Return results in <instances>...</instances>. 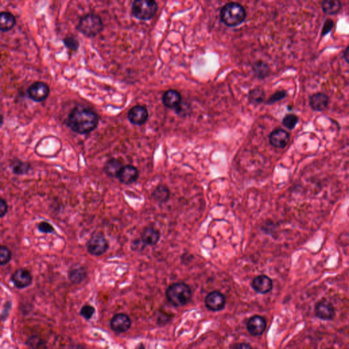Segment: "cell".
Returning a JSON list of instances; mask_svg holds the SVG:
<instances>
[{
  "label": "cell",
  "instance_id": "cell-1",
  "mask_svg": "<svg viewBox=\"0 0 349 349\" xmlns=\"http://www.w3.org/2000/svg\"><path fill=\"white\" fill-rule=\"evenodd\" d=\"M99 122V116L93 110L76 106L70 113L67 125L76 133L87 134L97 128Z\"/></svg>",
  "mask_w": 349,
  "mask_h": 349
},
{
  "label": "cell",
  "instance_id": "cell-2",
  "mask_svg": "<svg viewBox=\"0 0 349 349\" xmlns=\"http://www.w3.org/2000/svg\"><path fill=\"white\" fill-rule=\"evenodd\" d=\"M247 18V12L240 3L230 2L223 7L221 19L228 27H235L242 24Z\"/></svg>",
  "mask_w": 349,
  "mask_h": 349
},
{
  "label": "cell",
  "instance_id": "cell-3",
  "mask_svg": "<svg viewBox=\"0 0 349 349\" xmlns=\"http://www.w3.org/2000/svg\"><path fill=\"white\" fill-rule=\"evenodd\" d=\"M104 29L100 16L94 13L87 14L80 19L76 29L88 38L96 37Z\"/></svg>",
  "mask_w": 349,
  "mask_h": 349
},
{
  "label": "cell",
  "instance_id": "cell-4",
  "mask_svg": "<svg viewBox=\"0 0 349 349\" xmlns=\"http://www.w3.org/2000/svg\"><path fill=\"white\" fill-rule=\"evenodd\" d=\"M166 297L169 302L174 306H183L191 299V289L187 284L181 282L173 284L166 291Z\"/></svg>",
  "mask_w": 349,
  "mask_h": 349
},
{
  "label": "cell",
  "instance_id": "cell-5",
  "mask_svg": "<svg viewBox=\"0 0 349 349\" xmlns=\"http://www.w3.org/2000/svg\"><path fill=\"white\" fill-rule=\"evenodd\" d=\"M158 4L153 0H136L132 5V14L140 20L152 19L158 11Z\"/></svg>",
  "mask_w": 349,
  "mask_h": 349
},
{
  "label": "cell",
  "instance_id": "cell-6",
  "mask_svg": "<svg viewBox=\"0 0 349 349\" xmlns=\"http://www.w3.org/2000/svg\"><path fill=\"white\" fill-rule=\"evenodd\" d=\"M109 244L102 232L94 233L87 244V252L94 256H102L106 252Z\"/></svg>",
  "mask_w": 349,
  "mask_h": 349
},
{
  "label": "cell",
  "instance_id": "cell-7",
  "mask_svg": "<svg viewBox=\"0 0 349 349\" xmlns=\"http://www.w3.org/2000/svg\"><path fill=\"white\" fill-rule=\"evenodd\" d=\"M50 89L48 85L41 81L34 82L27 90L29 99L36 102H41L46 100L50 95Z\"/></svg>",
  "mask_w": 349,
  "mask_h": 349
},
{
  "label": "cell",
  "instance_id": "cell-8",
  "mask_svg": "<svg viewBox=\"0 0 349 349\" xmlns=\"http://www.w3.org/2000/svg\"><path fill=\"white\" fill-rule=\"evenodd\" d=\"M315 313L321 320L331 321L334 318L336 310L332 303L327 300H321L315 305Z\"/></svg>",
  "mask_w": 349,
  "mask_h": 349
},
{
  "label": "cell",
  "instance_id": "cell-9",
  "mask_svg": "<svg viewBox=\"0 0 349 349\" xmlns=\"http://www.w3.org/2000/svg\"><path fill=\"white\" fill-rule=\"evenodd\" d=\"M12 282L17 289H23L28 287L32 283L33 277L30 272L26 269L20 268L12 274Z\"/></svg>",
  "mask_w": 349,
  "mask_h": 349
},
{
  "label": "cell",
  "instance_id": "cell-10",
  "mask_svg": "<svg viewBox=\"0 0 349 349\" xmlns=\"http://www.w3.org/2000/svg\"><path fill=\"white\" fill-rule=\"evenodd\" d=\"M205 303L206 307L212 311H221L226 304V299L223 293L219 291H213L206 297Z\"/></svg>",
  "mask_w": 349,
  "mask_h": 349
},
{
  "label": "cell",
  "instance_id": "cell-11",
  "mask_svg": "<svg viewBox=\"0 0 349 349\" xmlns=\"http://www.w3.org/2000/svg\"><path fill=\"white\" fill-rule=\"evenodd\" d=\"M139 177V172L134 166L127 165L123 166L120 171L117 178L122 184L130 185L137 181Z\"/></svg>",
  "mask_w": 349,
  "mask_h": 349
},
{
  "label": "cell",
  "instance_id": "cell-12",
  "mask_svg": "<svg viewBox=\"0 0 349 349\" xmlns=\"http://www.w3.org/2000/svg\"><path fill=\"white\" fill-rule=\"evenodd\" d=\"M149 118L148 110L144 106L136 105L131 108L128 113V119L131 124L141 125L148 121Z\"/></svg>",
  "mask_w": 349,
  "mask_h": 349
},
{
  "label": "cell",
  "instance_id": "cell-13",
  "mask_svg": "<svg viewBox=\"0 0 349 349\" xmlns=\"http://www.w3.org/2000/svg\"><path fill=\"white\" fill-rule=\"evenodd\" d=\"M132 324L130 317L125 314L120 313L113 317L110 322L111 329L117 333H125L128 330Z\"/></svg>",
  "mask_w": 349,
  "mask_h": 349
},
{
  "label": "cell",
  "instance_id": "cell-14",
  "mask_svg": "<svg viewBox=\"0 0 349 349\" xmlns=\"http://www.w3.org/2000/svg\"><path fill=\"white\" fill-rule=\"evenodd\" d=\"M290 135L282 128L275 129L270 135V142L275 148H284L289 144Z\"/></svg>",
  "mask_w": 349,
  "mask_h": 349
},
{
  "label": "cell",
  "instance_id": "cell-15",
  "mask_svg": "<svg viewBox=\"0 0 349 349\" xmlns=\"http://www.w3.org/2000/svg\"><path fill=\"white\" fill-rule=\"evenodd\" d=\"M267 323L261 316H253L247 323V329L252 336H259L263 334L266 329Z\"/></svg>",
  "mask_w": 349,
  "mask_h": 349
},
{
  "label": "cell",
  "instance_id": "cell-16",
  "mask_svg": "<svg viewBox=\"0 0 349 349\" xmlns=\"http://www.w3.org/2000/svg\"><path fill=\"white\" fill-rule=\"evenodd\" d=\"M252 287L256 292L261 294H266L272 291L273 282L267 275H261L256 277L252 281Z\"/></svg>",
  "mask_w": 349,
  "mask_h": 349
},
{
  "label": "cell",
  "instance_id": "cell-17",
  "mask_svg": "<svg viewBox=\"0 0 349 349\" xmlns=\"http://www.w3.org/2000/svg\"><path fill=\"white\" fill-rule=\"evenodd\" d=\"M141 239L145 245L153 247L159 242L160 233L153 226H147L141 233Z\"/></svg>",
  "mask_w": 349,
  "mask_h": 349
},
{
  "label": "cell",
  "instance_id": "cell-18",
  "mask_svg": "<svg viewBox=\"0 0 349 349\" xmlns=\"http://www.w3.org/2000/svg\"><path fill=\"white\" fill-rule=\"evenodd\" d=\"M162 102L169 109H177L181 105V96L177 91L169 90L163 94Z\"/></svg>",
  "mask_w": 349,
  "mask_h": 349
},
{
  "label": "cell",
  "instance_id": "cell-19",
  "mask_svg": "<svg viewBox=\"0 0 349 349\" xmlns=\"http://www.w3.org/2000/svg\"><path fill=\"white\" fill-rule=\"evenodd\" d=\"M329 103V97L321 92L313 94L310 98V107L315 111H324L327 109Z\"/></svg>",
  "mask_w": 349,
  "mask_h": 349
},
{
  "label": "cell",
  "instance_id": "cell-20",
  "mask_svg": "<svg viewBox=\"0 0 349 349\" xmlns=\"http://www.w3.org/2000/svg\"><path fill=\"white\" fill-rule=\"evenodd\" d=\"M123 167V163L118 158H111L104 163L103 172L111 178H117V176Z\"/></svg>",
  "mask_w": 349,
  "mask_h": 349
},
{
  "label": "cell",
  "instance_id": "cell-21",
  "mask_svg": "<svg viewBox=\"0 0 349 349\" xmlns=\"http://www.w3.org/2000/svg\"><path fill=\"white\" fill-rule=\"evenodd\" d=\"M69 278L73 284H79L86 278L87 272L83 267L75 265L69 272Z\"/></svg>",
  "mask_w": 349,
  "mask_h": 349
},
{
  "label": "cell",
  "instance_id": "cell-22",
  "mask_svg": "<svg viewBox=\"0 0 349 349\" xmlns=\"http://www.w3.org/2000/svg\"><path fill=\"white\" fill-rule=\"evenodd\" d=\"M16 24L15 16L9 12H1L0 14V29L6 32L11 30Z\"/></svg>",
  "mask_w": 349,
  "mask_h": 349
},
{
  "label": "cell",
  "instance_id": "cell-23",
  "mask_svg": "<svg viewBox=\"0 0 349 349\" xmlns=\"http://www.w3.org/2000/svg\"><path fill=\"white\" fill-rule=\"evenodd\" d=\"M10 169L13 171L14 174L17 175H24L28 174L31 169V165L28 162L15 159L12 160L10 163Z\"/></svg>",
  "mask_w": 349,
  "mask_h": 349
},
{
  "label": "cell",
  "instance_id": "cell-24",
  "mask_svg": "<svg viewBox=\"0 0 349 349\" xmlns=\"http://www.w3.org/2000/svg\"><path fill=\"white\" fill-rule=\"evenodd\" d=\"M324 13L334 15L339 13L342 8L341 1L338 0H324L321 4Z\"/></svg>",
  "mask_w": 349,
  "mask_h": 349
},
{
  "label": "cell",
  "instance_id": "cell-25",
  "mask_svg": "<svg viewBox=\"0 0 349 349\" xmlns=\"http://www.w3.org/2000/svg\"><path fill=\"white\" fill-rule=\"evenodd\" d=\"M170 197V192L169 188L163 185L157 186L156 189L153 190L152 197L153 199L159 203H165L167 201Z\"/></svg>",
  "mask_w": 349,
  "mask_h": 349
},
{
  "label": "cell",
  "instance_id": "cell-26",
  "mask_svg": "<svg viewBox=\"0 0 349 349\" xmlns=\"http://www.w3.org/2000/svg\"><path fill=\"white\" fill-rule=\"evenodd\" d=\"M265 94L261 87H256L249 92V102L253 104H259L264 101Z\"/></svg>",
  "mask_w": 349,
  "mask_h": 349
},
{
  "label": "cell",
  "instance_id": "cell-27",
  "mask_svg": "<svg viewBox=\"0 0 349 349\" xmlns=\"http://www.w3.org/2000/svg\"><path fill=\"white\" fill-rule=\"evenodd\" d=\"M298 122L299 118L295 114H288L282 120V125L289 130L294 129Z\"/></svg>",
  "mask_w": 349,
  "mask_h": 349
},
{
  "label": "cell",
  "instance_id": "cell-28",
  "mask_svg": "<svg viewBox=\"0 0 349 349\" xmlns=\"http://www.w3.org/2000/svg\"><path fill=\"white\" fill-rule=\"evenodd\" d=\"M12 259V252L6 246L0 247V265L1 266L8 264Z\"/></svg>",
  "mask_w": 349,
  "mask_h": 349
},
{
  "label": "cell",
  "instance_id": "cell-29",
  "mask_svg": "<svg viewBox=\"0 0 349 349\" xmlns=\"http://www.w3.org/2000/svg\"><path fill=\"white\" fill-rule=\"evenodd\" d=\"M63 43L65 45L66 48L69 49L73 51H76L79 48V42L74 36H69L63 40Z\"/></svg>",
  "mask_w": 349,
  "mask_h": 349
},
{
  "label": "cell",
  "instance_id": "cell-30",
  "mask_svg": "<svg viewBox=\"0 0 349 349\" xmlns=\"http://www.w3.org/2000/svg\"><path fill=\"white\" fill-rule=\"evenodd\" d=\"M38 231L41 233L46 234H54L55 233V228L50 224V223L46 221L41 222L38 224Z\"/></svg>",
  "mask_w": 349,
  "mask_h": 349
},
{
  "label": "cell",
  "instance_id": "cell-31",
  "mask_svg": "<svg viewBox=\"0 0 349 349\" xmlns=\"http://www.w3.org/2000/svg\"><path fill=\"white\" fill-rule=\"evenodd\" d=\"M94 313H95V308L90 305H83L81 309V311H80V315L86 320H89V319L92 318Z\"/></svg>",
  "mask_w": 349,
  "mask_h": 349
},
{
  "label": "cell",
  "instance_id": "cell-32",
  "mask_svg": "<svg viewBox=\"0 0 349 349\" xmlns=\"http://www.w3.org/2000/svg\"><path fill=\"white\" fill-rule=\"evenodd\" d=\"M287 93L286 91H277V92H275V94H274L273 95H272V97L268 99V100L267 101V104H274V103L278 102V101L284 99V98L287 97Z\"/></svg>",
  "mask_w": 349,
  "mask_h": 349
},
{
  "label": "cell",
  "instance_id": "cell-33",
  "mask_svg": "<svg viewBox=\"0 0 349 349\" xmlns=\"http://www.w3.org/2000/svg\"><path fill=\"white\" fill-rule=\"evenodd\" d=\"M334 26V21L331 20L330 19H327L324 23V27H323L322 31H321V36H324L329 34L332 30Z\"/></svg>",
  "mask_w": 349,
  "mask_h": 349
},
{
  "label": "cell",
  "instance_id": "cell-34",
  "mask_svg": "<svg viewBox=\"0 0 349 349\" xmlns=\"http://www.w3.org/2000/svg\"><path fill=\"white\" fill-rule=\"evenodd\" d=\"M145 247H146V246L145 245V244L143 242V241L141 240H141L137 239V240H134L133 242H132V245H131V249H132V250L139 252V251L143 250Z\"/></svg>",
  "mask_w": 349,
  "mask_h": 349
},
{
  "label": "cell",
  "instance_id": "cell-35",
  "mask_svg": "<svg viewBox=\"0 0 349 349\" xmlns=\"http://www.w3.org/2000/svg\"><path fill=\"white\" fill-rule=\"evenodd\" d=\"M8 211V205L4 199H0V217L3 218L6 215Z\"/></svg>",
  "mask_w": 349,
  "mask_h": 349
},
{
  "label": "cell",
  "instance_id": "cell-36",
  "mask_svg": "<svg viewBox=\"0 0 349 349\" xmlns=\"http://www.w3.org/2000/svg\"><path fill=\"white\" fill-rule=\"evenodd\" d=\"M232 349H252V348L249 344L238 343L234 345Z\"/></svg>",
  "mask_w": 349,
  "mask_h": 349
},
{
  "label": "cell",
  "instance_id": "cell-37",
  "mask_svg": "<svg viewBox=\"0 0 349 349\" xmlns=\"http://www.w3.org/2000/svg\"><path fill=\"white\" fill-rule=\"evenodd\" d=\"M344 57H345V61L349 64V46L347 47L344 52Z\"/></svg>",
  "mask_w": 349,
  "mask_h": 349
},
{
  "label": "cell",
  "instance_id": "cell-38",
  "mask_svg": "<svg viewBox=\"0 0 349 349\" xmlns=\"http://www.w3.org/2000/svg\"><path fill=\"white\" fill-rule=\"evenodd\" d=\"M70 349H87V348L86 347L83 346V345L77 344V345H73V346L71 347V348Z\"/></svg>",
  "mask_w": 349,
  "mask_h": 349
},
{
  "label": "cell",
  "instance_id": "cell-39",
  "mask_svg": "<svg viewBox=\"0 0 349 349\" xmlns=\"http://www.w3.org/2000/svg\"><path fill=\"white\" fill-rule=\"evenodd\" d=\"M137 349H146V348H145L144 345H143V344H140L139 347H138Z\"/></svg>",
  "mask_w": 349,
  "mask_h": 349
},
{
  "label": "cell",
  "instance_id": "cell-40",
  "mask_svg": "<svg viewBox=\"0 0 349 349\" xmlns=\"http://www.w3.org/2000/svg\"></svg>",
  "mask_w": 349,
  "mask_h": 349
}]
</instances>
